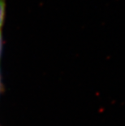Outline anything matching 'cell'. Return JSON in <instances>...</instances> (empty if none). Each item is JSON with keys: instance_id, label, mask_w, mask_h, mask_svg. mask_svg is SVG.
Returning a JSON list of instances; mask_svg holds the SVG:
<instances>
[{"instance_id": "3957f363", "label": "cell", "mask_w": 125, "mask_h": 126, "mask_svg": "<svg viewBox=\"0 0 125 126\" xmlns=\"http://www.w3.org/2000/svg\"><path fill=\"white\" fill-rule=\"evenodd\" d=\"M0 92H1V74H0Z\"/></svg>"}, {"instance_id": "7a4b0ae2", "label": "cell", "mask_w": 125, "mask_h": 126, "mask_svg": "<svg viewBox=\"0 0 125 126\" xmlns=\"http://www.w3.org/2000/svg\"><path fill=\"white\" fill-rule=\"evenodd\" d=\"M2 50V36L1 31H0V57H1Z\"/></svg>"}, {"instance_id": "6da1fadb", "label": "cell", "mask_w": 125, "mask_h": 126, "mask_svg": "<svg viewBox=\"0 0 125 126\" xmlns=\"http://www.w3.org/2000/svg\"><path fill=\"white\" fill-rule=\"evenodd\" d=\"M7 0H0V31L4 23L5 15H6Z\"/></svg>"}]
</instances>
